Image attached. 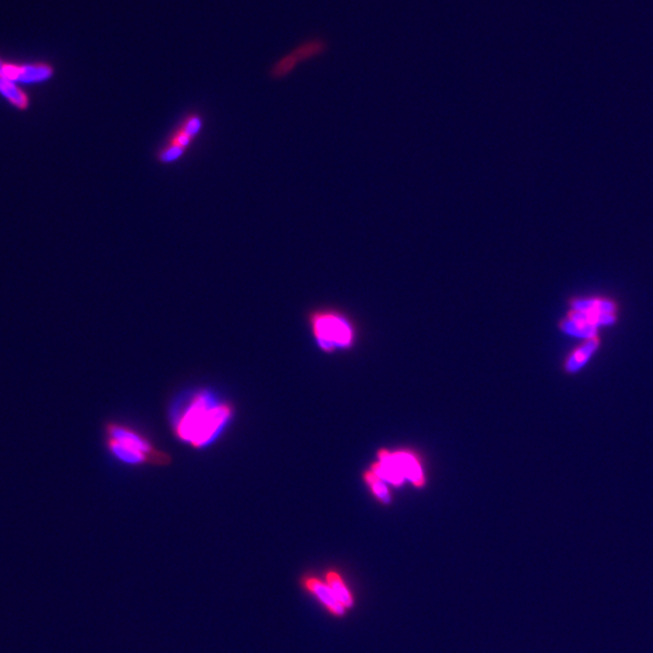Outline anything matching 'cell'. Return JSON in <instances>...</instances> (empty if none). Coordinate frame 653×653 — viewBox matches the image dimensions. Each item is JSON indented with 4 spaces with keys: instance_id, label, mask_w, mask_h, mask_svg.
Instances as JSON below:
<instances>
[{
    "instance_id": "1",
    "label": "cell",
    "mask_w": 653,
    "mask_h": 653,
    "mask_svg": "<svg viewBox=\"0 0 653 653\" xmlns=\"http://www.w3.org/2000/svg\"><path fill=\"white\" fill-rule=\"evenodd\" d=\"M233 414L230 402L220 401L210 392H196L173 422V432L192 449L205 448L228 427Z\"/></svg>"
},
{
    "instance_id": "2",
    "label": "cell",
    "mask_w": 653,
    "mask_h": 653,
    "mask_svg": "<svg viewBox=\"0 0 653 653\" xmlns=\"http://www.w3.org/2000/svg\"><path fill=\"white\" fill-rule=\"evenodd\" d=\"M104 445L117 461L133 467H166L172 463L171 454L155 445L140 429L130 424L109 421L103 429Z\"/></svg>"
},
{
    "instance_id": "3",
    "label": "cell",
    "mask_w": 653,
    "mask_h": 653,
    "mask_svg": "<svg viewBox=\"0 0 653 653\" xmlns=\"http://www.w3.org/2000/svg\"><path fill=\"white\" fill-rule=\"evenodd\" d=\"M315 341L326 352L346 349L355 341V329L344 313L331 308L315 310L308 316Z\"/></svg>"
},
{
    "instance_id": "4",
    "label": "cell",
    "mask_w": 653,
    "mask_h": 653,
    "mask_svg": "<svg viewBox=\"0 0 653 653\" xmlns=\"http://www.w3.org/2000/svg\"><path fill=\"white\" fill-rule=\"evenodd\" d=\"M370 470L385 483L395 486H402L404 481H409L418 488H421L426 481L420 460L415 454L406 450L393 453L386 449L380 450L378 462L373 463Z\"/></svg>"
},
{
    "instance_id": "5",
    "label": "cell",
    "mask_w": 653,
    "mask_h": 653,
    "mask_svg": "<svg viewBox=\"0 0 653 653\" xmlns=\"http://www.w3.org/2000/svg\"><path fill=\"white\" fill-rule=\"evenodd\" d=\"M204 127V119L199 113H189L178 122L167 140L158 150L156 159L160 163L170 165L182 159Z\"/></svg>"
},
{
    "instance_id": "6",
    "label": "cell",
    "mask_w": 653,
    "mask_h": 653,
    "mask_svg": "<svg viewBox=\"0 0 653 653\" xmlns=\"http://www.w3.org/2000/svg\"><path fill=\"white\" fill-rule=\"evenodd\" d=\"M0 74L14 83H42L50 79L53 74L51 65L47 63L35 65H8L0 60Z\"/></svg>"
},
{
    "instance_id": "7",
    "label": "cell",
    "mask_w": 653,
    "mask_h": 653,
    "mask_svg": "<svg viewBox=\"0 0 653 653\" xmlns=\"http://www.w3.org/2000/svg\"><path fill=\"white\" fill-rule=\"evenodd\" d=\"M305 586L310 592L315 594L316 597L321 600L323 605L334 615L340 616L345 612V606L339 602V599L336 597L331 587L328 584H324L316 579H308L305 582Z\"/></svg>"
},
{
    "instance_id": "8",
    "label": "cell",
    "mask_w": 653,
    "mask_h": 653,
    "mask_svg": "<svg viewBox=\"0 0 653 653\" xmlns=\"http://www.w3.org/2000/svg\"><path fill=\"white\" fill-rule=\"evenodd\" d=\"M597 346H599L597 339H595V338L589 339L584 345L579 347L572 355L570 356L568 361H566V364H565V369L569 373H575V372L579 370L584 367V364L587 363L588 359L590 358L593 352L597 350Z\"/></svg>"
},
{
    "instance_id": "9",
    "label": "cell",
    "mask_w": 653,
    "mask_h": 653,
    "mask_svg": "<svg viewBox=\"0 0 653 653\" xmlns=\"http://www.w3.org/2000/svg\"><path fill=\"white\" fill-rule=\"evenodd\" d=\"M572 308L576 311H584V313H612V315H615V311H616V306L611 301L602 300V299H579V300H575Z\"/></svg>"
},
{
    "instance_id": "10",
    "label": "cell",
    "mask_w": 653,
    "mask_h": 653,
    "mask_svg": "<svg viewBox=\"0 0 653 653\" xmlns=\"http://www.w3.org/2000/svg\"><path fill=\"white\" fill-rule=\"evenodd\" d=\"M0 94L8 98L10 102L19 109H26L28 106V98L24 94V91L19 90L15 85L14 81H11L1 74H0Z\"/></svg>"
},
{
    "instance_id": "11",
    "label": "cell",
    "mask_w": 653,
    "mask_h": 653,
    "mask_svg": "<svg viewBox=\"0 0 653 653\" xmlns=\"http://www.w3.org/2000/svg\"><path fill=\"white\" fill-rule=\"evenodd\" d=\"M364 479L377 499H380L383 504H388L391 501V495L386 486V483L381 478H379L377 473L369 470L364 473Z\"/></svg>"
},
{
    "instance_id": "12",
    "label": "cell",
    "mask_w": 653,
    "mask_h": 653,
    "mask_svg": "<svg viewBox=\"0 0 653 653\" xmlns=\"http://www.w3.org/2000/svg\"><path fill=\"white\" fill-rule=\"evenodd\" d=\"M326 582H328V586L331 587L333 593L336 594V597L339 599V602L344 606L350 607L352 605L354 600H352L350 592L345 587V584L342 582V579H340L339 575L336 574V572H329L326 576Z\"/></svg>"
},
{
    "instance_id": "13",
    "label": "cell",
    "mask_w": 653,
    "mask_h": 653,
    "mask_svg": "<svg viewBox=\"0 0 653 653\" xmlns=\"http://www.w3.org/2000/svg\"><path fill=\"white\" fill-rule=\"evenodd\" d=\"M561 328L568 334L581 336V338H588V339H593L595 336V333H597L595 326H588V324L575 321V320H571L569 317L563 321Z\"/></svg>"
}]
</instances>
